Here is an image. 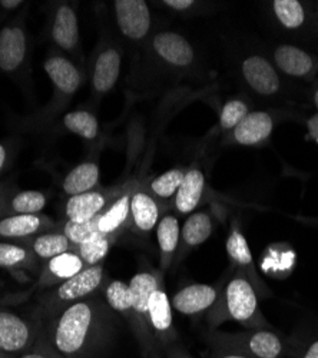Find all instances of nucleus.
<instances>
[{"instance_id":"nucleus-32","label":"nucleus","mask_w":318,"mask_h":358,"mask_svg":"<svg viewBox=\"0 0 318 358\" xmlns=\"http://www.w3.org/2000/svg\"><path fill=\"white\" fill-rule=\"evenodd\" d=\"M274 10L280 22L288 29L300 27L304 23V9L297 0H275Z\"/></svg>"},{"instance_id":"nucleus-37","label":"nucleus","mask_w":318,"mask_h":358,"mask_svg":"<svg viewBox=\"0 0 318 358\" xmlns=\"http://www.w3.org/2000/svg\"><path fill=\"white\" fill-rule=\"evenodd\" d=\"M27 257V251L23 247L9 243H0V266L12 268L22 265Z\"/></svg>"},{"instance_id":"nucleus-22","label":"nucleus","mask_w":318,"mask_h":358,"mask_svg":"<svg viewBox=\"0 0 318 358\" xmlns=\"http://www.w3.org/2000/svg\"><path fill=\"white\" fill-rule=\"evenodd\" d=\"M99 181V166L94 162H83L73 168L64 181V191L71 195H79L94 191Z\"/></svg>"},{"instance_id":"nucleus-29","label":"nucleus","mask_w":318,"mask_h":358,"mask_svg":"<svg viewBox=\"0 0 318 358\" xmlns=\"http://www.w3.org/2000/svg\"><path fill=\"white\" fill-rule=\"evenodd\" d=\"M110 248V236L99 234L94 236L92 240L86 241L76 247V252L82 258L86 266L98 265L109 252Z\"/></svg>"},{"instance_id":"nucleus-24","label":"nucleus","mask_w":318,"mask_h":358,"mask_svg":"<svg viewBox=\"0 0 318 358\" xmlns=\"http://www.w3.org/2000/svg\"><path fill=\"white\" fill-rule=\"evenodd\" d=\"M131 215V195L125 194L98 215L99 232L112 236L122 228Z\"/></svg>"},{"instance_id":"nucleus-34","label":"nucleus","mask_w":318,"mask_h":358,"mask_svg":"<svg viewBox=\"0 0 318 358\" xmlns=\"http://www.w3.org/2000/svg\"><path fill=\"white\" fill-rule=\"evenodd\" d=\"M184 172L180 169H171L164 172L162 175L157 176L152 184L151 189L158 195L159 198H171L173 194H177L180 189L182 179H184Z\"/></svg>"},{"instance_id":"nucleus-31","label":"nucleus","mask_w":318,"mask_h":358,"mask_svg":"<svg viewBox=\"0 0 318 358\" xmlns=\"http://www.w3.org/2000/svg\"><path fill=\"white\" fill-rule=\"evenodd\" d=\"M46 202V196L39 191H23L12 199V211L20 215H38Z\"/></svg>"},{"instance_id":"nucleus-8","label":"nucleus","mask_w":318,"mask_h":358,"mask_svg":"<svg viewBox=\"0 0 318 358\" xmlns=\"http://www.w3.org/2000/svg\"><path fill=\"white\" fill-rule=\"evenodd\" d=\"M243 73L248 85L261 95H273L278 91L280 79L271 64L261 56H251L243 65Z\"/></svg>"},{"instance_id":"nucleus-10","label":"nucleus","mask_w":318,"mask_h":358,"mask_svg":"<svg viewBox=\"0 0 318 358\" xmlns=\"http://www.w3.org/2000/svg\"><path fill=\"white\" fill-rule=\"evenodd\" d=\"M154 49L165 62L173 66H188L194 61L192 46L175 32L158 34L154 38Z\"/></svg>"},{"instance_id":"nucleus-35","label":"nucleus","mask_w":318,"mask_h":358,"mask_svg":"<svg viewBox=\"0 0 318 358\" xmlns=\"http://www.w3.org/2000/svg\"><path fill=\"white\" fill-rule=\"evenodd\" d=\"M226 252L231 257V259L236 261L237 264H240L243 266L252 265V254L250 251L248 243L244 238V235L238 231H234L228 238Z\"/></svg>"},{"instance_id":"nucleus-15","label":"nucleus","mask_w":318,"mask_h":358,"mask_svg":"<svg viewBox=\"0 0 318 358\" xmlns=\"http://www.w3.org/2000/svg\"><path fill=\"white\" fill-rule=\"evenodd\" d=\"M45 71L53 85L65 95L75 94L80 85L79 71L61 56H53L45 61Z\"/></svg>"},{"instance_id":"nucleus-17","label":"nucleus","mask_w":318,"mask_h":358,"mask_svg":"<svg viewBox=\"0 0 318 358\" xmlns=\"http://www.w3.org/2000/svg\"><path fill=\"white\" fill-rule=\"evenodd\" d=\"M121 72V55L118 50L108 49L102 52L94 69V87L99 94H105L115 86Z\"/></svg>"},{"instance_id":"nucleus-45","label":"nucleus","mask_w":318,"mask_h":358,"mask_svg":"<svg viewBox=\"0 0 318 358\" xmlns=\"http://www.w3.org/2000/svg\"><path fill=\"white\" fill-rule=\"evenodd\" d=\"M314 99H315V105H317V108H318V91L315 92V96H314Z\"/></svg>"},{"instance_id":"nucleus-43","label":"nucleus","mask_w":318,"mask_h":358,"mask_svg":"<svg viewBox=\"0 0 318 358\" xmlns=\"http://www.w3.org/2000/svg\"><path fill=\"white\" fill-rule=\"evenodd\" d=\"M41 347L45 350V352L49 355V358H66V357H64L62 354L57 352L55 348H50V347H45V345H41Z\"/></svg>"},{"instance_id":"nucleus-44","label":"nucleus","mask_w":318,"mask_h":358,"mask_svg":"<svg viewBox=\"0 0 318 358\" xmlns=\"http://www.w3.org/2000/svg\"><path fill=\"white\" fill-rule=\"evenodd\" d=\"M5 162H6V149L3 145H0V171H2Z\"/></svg>"},{"instance_id":"nucleus-13","label":"nucleus","mask_w":318,"mask_h":358,"mask_svg":"<svg viewBox=\"0 0 318 358\" xmlns=\"http://www.w3.org/2000/svg\"><path fill=\"white\" fill-rule=\"evenodd\" d=\"M52 39L65 50L76 48L79 41V26L76 13L71 6L64 5L56 10L52 26Z\"/></svg>"},{"instance_id":"nucleus-36","label":"nucleus","mask_w":318,"mask_h":358,"mask_svg":"<svg viewBox=\"0 0 318 358\" xmlns=\"http://www.w3.org/2000/svg\"><path fill=\"white\" fill-rule=\"evenodd\" d=\"M248 115V108L241 101H229L221 112V127L224 129H233Z\"/></svg>"},{"instance_id":"nucleus-3","label":"nucleus","mask_w":318,"mask_h":358,"mask_svg":"<svg viewBox=\"0 0 318 358\" xmlns=\"http://www.w3.org/2000/svg\"><path fill=\"white\" fill-rule=\"evenodd\" d=\"M129 288L132 292V313L142 324V344L147 355L152 352L151 345V334H150V300L152 294L159 288L158 280L151 273H138L132 277L129 282Z\"/></svg>"},{"instance_id":"nucleus-27","label":"nucleus","mask_w":318,"mask_h":358,"mask_svg":"<svg viewBox=\"0 0 318 358\" xmlns=\"http://www.w3.org/2000/svg\"><path fill=\"white\" fill-rule=\"evenodd\" d=\"M64 125L72 134L89 141L95 139L99 132L98 119L91 112L86 110H75L66 113L64 116Z\"/></svg>"},{"instance_id":"nucleus-20","label":"nucleus","mask_w":318,"mask_h":358,"mask_svg":"<svg viewBox=\"0 0 318 358\" xmlns=\"http://www.w3.org/2000/svg\"><path fill=\"white\" fill-rule=\"evenodd\" d=\"M131 217L135 228L147 234L158 224L159 208L148 194L135 192L131 196Z\"/></svg>"},{"instance_id":"nucleus-12","label":"nucleus","mask_w":318,"mask_h":358,"mask_svg":"<svg viewBox=\"0 0 318 358\" xmlns=\"http://www.w3.org/2000/svg\"><path fill=\"white\" fill-rule=\"evenodd\" d=\"M86 268L85 262L76 251H68L49 259L48 266L45 268L41 282L43 285L62 284L64 281L78 275Z\"/></svg>"},{"instance_id":"nucleus-33","label":"nucleus","mask_w":318,"mask_h":358,"mask_svg":"<svg viewBox=\"0 0 318 358\" xmlns=\"http://www.w3.org/2000/svg\"><path fill=\"white\" fill-rule=\"evenodd\" d=\"M64 234L68 236V240L75 245H80L86 241L92 240L94 236L99 235V224H98V215L95 218H92L88 222H72V221H66L65 227H64Z\"/></svg>"},{"instance_id":"nucleus-23","label":"nucleus","mask_w":318,"mask_h":358,"mask_svg":"<svg viewBox=\"0 0 318 358\" xmlns=\"http://www.w3.org/2000/svg\"><path fill=\"white\" fill-rule=\"evenodd\" d=\"M275 62L282 72L291 76H304L312 69L311 56L304 50L290 45H284L277 49Z\"/></svg>"},{"instance_id":"nucleus-9","label":"nucleus","mask_w":318,"mask_h":358,"mask_svg":"<svg viewBox=\"0 0 318 358\" xmlns=\"http://www.w3.org/2000/svg\"><path fill=\"white\" fill-rule=\"evenodd\" d=\"M26 36L22 27L8 26L0 32V69L15 72L24 61Z\"/></svg>"},{"instance_id":"nucleus-5","label":"nucleus","mask_w":318,"mask_h":358,"mask_svg":"<svg viewBox=\"0 0 318 358\" xmlns=\"http://www.w3.org/2000/svg\"><path fill=\"white\" fill-rule=\"evenodd\" d=\"M228 315L243 324H250L258 311L256 295L252 285L243 277L231 281L225 289Z\"/></svg>"},{"instance_id":"nucleus-6","label":"nucleus","mask_w":318,"mask_h":358,"mask_svg":"<svg viewBox=\"0 0 318 358\" xmlns=\"http://www.w3.org/2000/svg\"><path fill=\"white\" fill-rule=\"evenodd\" d=\"M32 328L22 317L9 311H0V351H23L32 343Z\"/></svg>"},{"instance_id":"nucleus-38","label":"nucleus","mask_w":318,"mask_h":358,"mask_svg":"<svg viewBox=\"0 0 318 358\" xmlns=\"http://www.w3.org/2000/svg\"><path fill=\"white\" fill-rule=\"evenodd\" d=\"M164 3L166 6H169L171 9H175V10H185L194 5L192 0H165Z\"/></svg>"},{"instance_id":"nucleus-7","label":"nucleus","mask_w":318,"mask_h":358,"mask_svg":"<svg viewBox=\"0 0 318 358\" xmlns=\"http://www.w3.org/2000/svg\"><path fill=\"white\" fill-rule=\"evenodd\" d=\"M217 300V289L207 284H194L182 288L172 298V306L184 315H194L210 308Z\"/></svg>"},{"instance_id":"nucleus-11","label":"nucleus","mask_w":318,"mask_h":358,"mask_svg":"<svg viewBox=\"0 0 318 358\" xmlns=\"http://www.w3.org/2000/svg\"><path fill=\"white\" fill-rule=\"evenodd\" d=\"M106 196L96 191H89L71 196L65 206V215L72 222H88L106 210Z\"/></svg>"},{"instance_id":"nucleus-25","label":"nucleus","mask_w":318,"mask_h":358,"mask_svg":"<svg viewBox=\"0 0 318 358\" xmlns=\"http://www.w3.org/2000/svg\"><path fill=\"white\" fill-rule=\"evenodd\" d=\"M73 244L64 232H48L36 236L32 244L34 252L42 259H52L64 252L72 251Z\"/></svg>"},{"instance_id":"nucleus-26","label":"nucleus","mask_w":318,"mask_h":358,"mask_svg":"<svg viewBox=\"0 0 318 358\" xmlns=\"http://www.w3.org/2000/svg\"><path fill=\"white\" fill-rule=\"evenodd\" d=\"M212 234V221L205 213L191 214L182 228V240L188 247H198Z\"/></svg>"},{"instance_id":"nucleus-42","label":"nucleus","mask_w":318,"mask_h":358,"mask_svg":"<svg viewBox=\"0 0 318 358\" xmlns=\"http://www.w3.org/2000/svg\"><path fill=\"white\" fill-rule=\"evenodd\" d=\"M304 358H318V341H315L314 344H311V347H310L308 351L305 352Z\"/></svg>"},{"instance_id":"nucleus-40","label":"nucleus","mask_w":318,"mask_h":358,"mask_svg":"<svg viewBox=\"0 0 318 358\" xmlns=\"http://www.w3.org/2000/svg\"><path fill=\"white\" fill-rule=\"evenodd\" d=\"M217 358H251L240 351H234V350H226V351H222L221 354H218Z\"/></svg>"},{"instance_id":"nucleus-21","label":"nucleus","mask_w":318,"mask_h":358,"mask_svg":"<svg viewBox=\"0 0 318 358\" xmlns=\"http://www.w3.org/2000/svg\"><path fill=\"white\" fill-rule=\"evenodd\" d=\"M49 225V220L42 215H20L15 214L12 217L0 221V236L5 238H24L38 234Z\"/></svg>"},{"instance_id":"nucleus-39","label":"nucleus","mask_w":318,"mask_h":358,"mask_svg":"<svg viewBox=\"0 0 318 358\" xmlns=\"http://www.w3.org/2000/svg\"><path fill=\"white\" fill-rule=\"evenodd\" d=\"M20 358H49V355L45 352L42 347H36L34 351L23 354Z\"/></svg>"},{"instance_id":"nucleus-14","label":"nucleus","mask_w":318,"mask_h":358,"mask_svg":"<svg viewBox=\"0 0 318 358\" xmlns=\"http://www.w3.org/2000/svg\"><path fill=\"white\" fill-rule=\"evenodd\" d=\"M273 132V119L266 112L248 113L237 125L234 136L241 145H255L263 142Z\"/></svg>"},{"instance_id":"nucleus-4","label":"nucleus","mask_w":318,"mask_h":358,"mask_svg":"<svg viewBox=\"0 0 318 358\" xmlns=\"http://www.w3.org/2000/svg\"><path fill=\"white\" fill-rule=\"evenodd\" d=\"M121 32L129 39H142L151 27V13L143 0H117L113 2Z\"/></svg>"},{"instance_id":"nucleus-30","label":"nucleus","mask_w":318,"mask_h":358,"mask_svg":"<svg viewBox=\"0 0 318 358\" xmlns=\"http://www.w3.org/2000/svg\"><path fill=\"white\" fill-rule=\"evenodd\" d=\"M105 296L112 310L122 314H129L132 311V292L129 284L120 280L112 281L105 289Z\"/></svg>"},{"instance_id":"nucleus-1","label":"nucleus","mask_w":318,"mask_h":358,"mask_svg":"<svg viewBox=\"0 0 318 358\" xmlns=\"http://www.w3.org/2000/svg\"><path fill=\"white\" fill-rule=\"evenodd\" d=\"M98 304L80 300L68 306L52 328L53 348L66 358H88L103 340V321Z\"/></svg>"},{"instance_id":"nucleus-41","label":"nucleus","mask_w":318,"mask_h":358,"mask_svg":"<svg viewBox=\"0 0 318 358\" xmlns=\"http://www.w3.org/2000/svg\"><path fill=\"white\" fill-rule=\"evenodd\" d=\"M0 5H2L5 9H16L20 5H23V2H20V0H2Z\"/></svg>"},{"instance_id":"nucleus-28","label":"nucleus","mask_w":318,"mask_h":358,"mask_svg":"<svg viewBox=\"0 0 318 358\" xmlns=\"http://www.w3.org/2000/svg\"><path fill=\"white\" fill-rule=\"evenodd\" d=\"M181 236L180 222L173 215H165L157 228V240L164 257H171L175 252Z\"/></svg>"},{"instance_id":"nucleus-18","label":"nucleus","mask_w":318,"mask_h":358,"mask_svg":"<svg viewBox=\"0 0 318 358\" xmlns=\"http://www.w3.org/2000/svg\"><path fill=\"white\" fill-rule=\"evenodd\" d=\"M204 185L205 178L199 169H191L184 175L175 196V206L181 214H189L195 210L204 192Z\"/></svg>"},{"instance_id":"nucleus-46","label":"nucleus","mask_w":318,"mask_h":358,"mask_svg":"<svg viewBox=\"0 0 318 358\" xmlns=\"http://www.w3.org/2000/svg\"><path fill=\"white\" fill-rule=\"evenodd\" d=\"M177 358H189V357H187V355H180V357H177Z\"/></svg>"},{"instance_id":"nucleus-2","label":"nucleus","mask_w":318,"mask_h":358,"mask_svg":"<svg viewBox=\"0 0 318 358\" xmlns=\"http://www.w3.org/2000/svg\"><path fill=\"white\" fill-rule=\"evenodd\" d=\"M103 281V266L102 265H92L86 266L83 271H80L78 275L64 281L62 284L57 285V288L49 295L46 300V307L50 311H55L59 307L71 306L82 298L94 294Z\"/></svg>"},{"instance_id":"nucleus-19","label":"nucleus","mask_w":318,"mask_h":358,"mask_svg":"<svg viewBox=\"0 0 318 358\" xmlns=\"http://www.w3.org/2000/svg\"><path fill=\"white\" fill-rule=\"evenodd\" d=\"M148 317H150L151 328L161 340L166 341L172 338L171 337V333H172L171 303L168 300V295L159 288L152 294L150 300Z\"/></svg>"},{"instance_id":"nucleus-16","label":"nucleus","mask_w":318,"mask_h":358,"mask_svg":"<svg viewBox=\"0 0 318 358\" xmlns=\"http://www.w3.org/2000/svg\"><path fill=\"white\" fill-rule=\"evenodd\" d=\"M237 351L251 358H280L284 344L277 334L261 330L247 336Z\"/></svg>"}]
</instances>
